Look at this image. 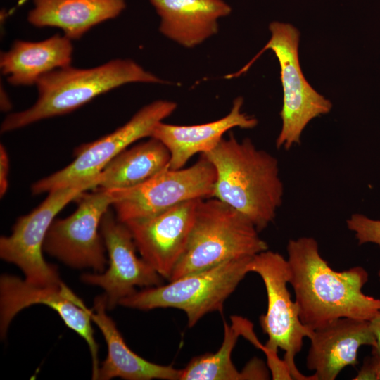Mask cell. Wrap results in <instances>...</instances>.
<instances>
[{
	"label": "cell",
	"mask_w": 380,
	"mask_h": 380,
	"mask_svg": "<svg viewBox=\"0 0 380 380\" xmlns=\"http://www.w3.org/2000/svg\"><path fill=\"white\" fill-rule=\"evenodd\" d=\"M232 324L224 323V339L215 353H206L194 357L181 369L179 380H239L252 379L246 367L239 372L231 358L238 337L244 332L248 321L233 316Z\"/></svg>",
	"instance_id": "obj_22"
},
{
	"label": "cell",
	"mask_w": 380,
	"mask_h": 380,
	"mask_svg": "<svg viewBox=\"0 0 380 380\" xmlns=\"http://www.w3.org/2000/svg\"><path fill=\"white\" fill-rule=\"evenodd\" d=\"M378 380H380V367H379V374H378Z\"/></svg>",
	"instance_id": "obj_28"
},
{
	"label": "cell",
	"mask_w": 380,
	"mask_h": 380,
	"mask_svg": "<svg viewBox=\"0 0 380 380\" xmlns=\"http://www.w3.org/2000/svg\"><path fill=\"white\" fill-rule=\"evenodd\" d=\"M77 199L78 205L72 214L53 221L43 249L70 267L91 268L101 273L106 270L108 260L100 224L113 198L110 191L96 186Z\"/></svg>",
	"instance_id": "obj_11"
},
{
	"label": "cell",
	"mask_w": 380,
	"mask_h": 380,
	"mask_svg": "<svg viewBox=\"0 0 380 380\" xmlns=\"http://www.w3.org/2000/svg\"><path fill=\"white\" fill-rule=\"evenodd\" d=\"M289 284L299 317L310 330L342 317L371 320L380 311V298L365 295L368 273L360 266L337 272L322 257L317 241L302 236L289 241Z\"/></svg>",
	"instance_id": "obj_1"
},
{
	"label": "cell",
	"mask_w": 380,
	"mask_h": 380,
	"mask_svg": "<svg viewBox=\"0 0 380 380\" xmlns=\"http://www.w3.org/2000/svg\"><path fill=\"white\" fill-rule=\"evenodd\" d=\"M9 158L5 147L0 146V196H4L8 186Z\"/></svg>",
	"instance_id": "obj_25"
},
{
	"label": "cell",
	"mask_w": 380,
	"mask_h": 380,
	"mask_svg": "<svg viewBox=\"0 0 380 380\" xmlns=\"http://www.w3.org/2000/svg\"><path fill=\"white\" fill-rule=\"evenodd\" d=\"M258 233L248 219L220 200H200L186 248L168 281L267 250Z\"/></svg>",
	"instance_id": "obj_4"
},
{
	"label": "cell",
	"mask_w": 380,
	"mask_h": 380,
	"mask_svg": "<svg viewBox=\"0 0 380 380\" xmlns=\"http://www.w3.org/2000/svg\"><path fill=\"white\" fill-rule=\"evenodd\" d=\"M100 232L109 257V266L101 273H84L81 281L104 291L107 310H113L120 301L134 294L136 287L149 288L163 284L162 277L141 257L132 234L109 209L103 215Z\"/></svg>",
	"instance_id": "obj_13"
},
{
	"label": "cell",
	"mask_w": 380,
	"mask_h": 380,
	"mask_svg": "<svg viewBox=\"0 0 380 380\" xmlns=\"http://www.w3.org/2000/svg\"><path fill=\"white\" fill-rule=\"evenodd\" d=\"M34 4L27 18L30 24L61 28L70 39H80L125 8V0H34Z\"/></svg>",
	"instance_id": "obj_20"
},
{
	"label": "cell",
	"mask_w": 380,
	"mask_h": 380,
	"mask_svg": "<svg viewBox=\"0 0 380 380\" xmlns=\"http://www.w3.org/2000/svg\"><path fill=\"white\" fill-rule=\"evenodd\" d=\"M380 367L379 358L372 353L367 357L362 367L353 379L355 380H378V374Z\"/></svg>",
	"instance_id": "obj_24"
},
{
	"label": "cell",
	"mask_w": 380,
	"mask_h": 380,
	"mask_svg": "<svg viewBox=\"0 0 380 380\" xmlns=\"http://www.w3.org/2000/svg\"><path fill=\"white\" fill-rule=\"evenodd\" d=\"M170 160L165 146L150 137L115 156L101 172L97 187L114 190L135 186L168 168Z\"/></svg>",
	"instance_id": "obj_21"
},
{
	"label": "cell",
	"mask_w": 380,
	"mask_h": 380,
	"mask_svg": "<svg viewBox=\"0 0 380 380\" xmlns=\"http://www.w3.org/2000/svg\"><path fill=\"white\" fill-rule=\"evenodd\" d=\"M216 172L203 155L191 166L166 168L135 186L109 190L117 219L122 223L146 219L190 200L213 197Z\"/></svg>",
	"instance_id": "obj_8"
},
{
	"label": "cell",
	"mask_w": 380,
	"mask_h": 380,
	"mask_svg": "<svg viewBox=\"0 0 380 380\" xmlns=\"http://www.w3.org/2000/svg\"><path fill=\"white\" fill-rule=\"evenodd\" d=\"M200 200L184 201L155 216L125 223L141 257L163 278L170 279L186 248Z\"/></svg>",
	"instance_id": "obj_14"
},
{
	"label": "cell",
	"mask_w": 380,
	"mask_h": 380,
	"mask_svg": "<svg viewBox=\"0 0 380 380\" xmlns=\"http://www.w3.org/2000/svg\"><path fill=\"white\" fill-rule=\"evenodd\" d=\"M106 310V295L96 297L90 315L91 320L100 329L108 348L107 357L99 367V380L117 377L127 380H179L181 369L151 362L134 353L125 342L114 321L107 315Z\"/></svg>",
	"instance_id": "obj_18"
},
{
	"label": "cell",
	"mask_w": 380,
	"mask_h": 380,
	"mask_svg": "<svg viewBox=\"0 0 380 380\" xmlns=\"http://www.w3.org/2000/svg\"><path fill=\"white\" fill-rule=\"evenodd\" d=\"M11 108V103L9 101L8 96L6 94V91L2 89H1V110L6 112L9 110Z\"/></svg>",
	"instance_id": "obj_27"
},
{
	"label": "cell",
	"mask_w": 380,
	"mask_h": 380,
	"mask_svg": "<svg viewBox=\"0 0 380 380\" xmlns=\"http://www.w3.org/2000/svg\"><path fill=\"white\" fill-rule=\"evenodd\" d=\"M35 304L51 308L68 327L84 339L91 355L92 379H98L99 346L91 324V310L63 282L59 285L38 286L16 276L2 274L0 277L1 337H5L17 313Z\"/></svg>",
	"instance_id": "obj_12"
},
{
	"label": "cell",
	"mask_w": 380,
	"mask_h": 380,
	"mask_svg": "<svg viewBox=\"0 0 380 380\" xmlns=\"http://www.w3.org/2000/svg\"><path fill=\"white\" fill-rule=\"evenodd\" d=\"M307 368L314 371L315 380H334L347 366L357 363L362 346H376V338L368 320L342 317L310 330Z\"/></svg>",
	"instance_id": "obj_15"
},
{
	"label": "cell",
	"mask_w": 380,
	"mask_h": 380,
	"mask_svg": "<svg viewBox=\"0 0 380 380\" xmlns=\"http://www.w3.org/2000/svg\"><path fill=\"white\" fill-rule=\"evenodd\" d=\"M243 103V98L235 99L227 115L210 122L193 125L159 122L151 137L159 140L169 151V168L184 167L194 155L211 151L232 128L252 129L256 127L258 120L242 111Z\"/></svg>",
	"instance_id": "obj_16"
},
{
	"label": "cell",
	"mask_w": 380,
	"mask_h": 380,
	"mask_svg": "<svg viewBox=\"0 0 380 380\" xmlns=\"http://www.w3.org/2000/svg\"><path fill=\"white\" fill-rule=\"evenodd\" d=\"M132 82L164 81L130 59H113L88 69L69 65L55 70L37 81L36 103L25 110L8 115L1 124V132H11L68 113L101 94Z\"/></svg>",
	"instance_id": "obj_3"
},
{
	"label": "cell",
	"mask_w": 380,
	"mask_h": 380,
	"mask_svg": "<svg viewBox=\"0 0 380 380\" xmlns=\"http://www.w3.org/2000/svg\"><path fill=\"white\" fill-rule=\"evenodd\" d=\"M378 277H379V281H380V269H379V272H378Z\"/></svg>",
	"instance_id": "obj_29"
},
{
	"label": "cell",
	"mask_w": 380,
	"mask_h": 380,
	"mask_svg": "<svg viewBox=\"0 0 380 380\" xmlns=\"http://www.w3.org/2000/svg\"><path fill=\"white\" fill-rule=\"evenodd\" d=\"M271 37L259 54L271 50L280 67L283 103L280 111L281 127L276 139L278 149L289 150L300 143V137L313 119L329 113L332 103L317 92L305 79L298 53L300 32L293 25L272 22Z\"/></svg>",
	"instance_id": "obj_6"
},
{
	"label": "cell",
	"mask_w": 380,
	"mask_h": 380,
	"mask_svg": "<svg viewBox=\"0 0 380 380\" xmlns=\"http://www.w3.org/2000/svg\"><path fill=\"white\" fill-rule=\"evenodd\" d=\"M346 225L354 233L359 245L374 243L380 246V220L353 213L346 220Z\"/></svg>",
	"instance_id": "obj_23"
},
{
	"label": "cell",
	"mask_w": 380,
	"mask_h": 380,
	"mask_svg": "<svg viewBox=\"0 0 380 380\" xmlns=\"http://www.w3.org/2000/svg\"><path fill=\"white\" fill-rule=\"evenodd\" d=\"M95 179L49 192L48 196L32 212L18 219L8 236L0 239V257L17 265L25 280L38 286L62 283L56 267L44 258L42 251L47 232L57 214L82 193L96 188Z\"/></svg>",
	"instance_id": "obj_10"
},
{
	"label": "cell",
	"mask_w": 380,
	"mask_h": 380,
	"mask_svg": "<svg viewBox=\"0 0 380 380\" xmlns=\"http://www.w3.org/2000/svg\"><path fill=\"white\" fill-rule=\"evenodd\" d=\"M160 17V32L168 39L193 48L218 31L217 20L231 7L223 0H150Z\"/></svg>",
	"instance_id": "obj_17"
},
{
	"label": "cell",
	"mask_w": 380,
	"mask_h": 380,
	"mask_svg": "<svg viewBox=\"0 0 380 380\" xmlns=\"http://www.w3.org/2000/svg\"><path fill=\"white\" fill-rule=\"evenodd\" d=\"M215 167L213 197L248 219L260 232L276 217L284 196L277 159L233 134L203 153Z\"/></svg>",
	"instance_id": "obj_2"
},
{
	"label": "cell",
	"mask_w": 380,
	"mask_h": 380,
	"mask_svg": "<svg viewBox=\"0 0 380 380\" xmlns=\"http://www.w3.org/2000/svg\"><path fill=\"white\" fill-rule=\"evenodd\" d=\"M72 51L71 39L65 35L40 42L17 40L1 53V70L13 85L36 84L43 75L70 65Z\"/></svg>",
	"instance_id": "obj_19"
},
{
	"label": "cell",
	"mask_w": 380,
	"mask_h": 380,
	"mask_svg": "<svg viewBox=\"0 0 380 380\" xmlns=\"http://www.w3.org/2000/svg\"><path fill=\"white\" fill-rule=\"evenodd\" d=\"M177 106L176 103L167 100H156L144 106L114 132L81 146L75 159L68 166L34 183L32 194L49 193L98 178L105 167L129 145L151 137L155 127Z\"/></svg>",
	"instance_id": "obj_9"
},
{
	"label": "cell",
	"mask_w": 380,
	"mask_h": 380,
	"mask_svg": "<svg viewBox=\"0 0 380 380\" xmlns=\"http://www.w3.org/2000/svg\"><path fill=\"white\" fill-rule=\"evenodd\" d=\"M248 272L257 273L262 279L267 297L266 312L260 323L268 339L265 349L270 357L276 356L278 349L284 351V364L291 379H313V375L302 374L295 364V357L301 350L303 338L310 329L301 322L295 300H292L287 284L289 267L287 259L277 252L262 251L251 259Z\"/></svg>",
	"instance_id": "obj_7"
},
{
	"label": "cell",
	"mask_w": 380,
	"mask_h": 380,
	"mask_svg": "<svg viewBox=\"0 0 380 380\" xmlns=\"http://www.w3.org/2000/svg\"><path fill=\"white\" fill-rule=\"evenodd\" d=\"M252 257L227 261L213 267L145 288L122 298L119 305L140 310L172 308L184 311L189 327L209 312H222L227 298L248 273Z\"/></svg>",
	"instance_id": "obj_5"
},
{
	"label": "cell",
	"mask_w": 380,
	"mask_h": 380,
	"mask_svg": "<svg viewBox=\"0 0 380 380\" xmlns=\"http://www.w3.org/2000/svg\"><path fill=\"white\" fill-rule=\"evenodd\" d=\"M372 330L376 338V346L372 348V353L376 355L380 360V311L369 320Z\"/></svg>",
	"instance_id": "obj_26"
}]
</instances>
